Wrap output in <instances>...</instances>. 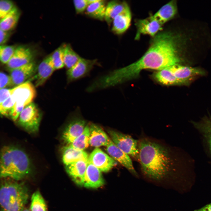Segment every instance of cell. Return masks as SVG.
I'll list each match as a JSON object with an SVG mask.
<instances>
[{"label":"cell","instance_id":"cell-29","mask_svg":"<svg viewBox=\"0 0 211 211\" xmlns=\"http://www.w3.org/2000/svg\"><path fill=\"white\" fill-rule=\"evenodd\" d=\"M30 211H47L45 200L38 191L34 192L32 195Z\"/></svg>","mask_w":211,"mask_h":211},{"label":"cell","instance_id":"cell-12","mask_svg":"<svg viewBox=\"0 0 211 211\" xmlns=\"http://www.w3.org/2000/svg\"><path fill=\"white\" fill-rule=\"evenodd\" d=\"M135 24L137 29L135 37L136 40L138 39L142 35H148L154 37L162 30L163 25L151 16L137 20Z\"/></svg>","mask_w":211,"mask_h":211},{"label":"cell","instance_id":"cell-26","mask_svg":"<svg viewBox=\"0 0 211 211\" xmlns=\"http://www.w3.org/2000/svg\"><path fill=\"white\" fill-rule=\"evenodd\" d=\"M20 15V12L15 6L12 11L4 18L0 19V29L10 31L16 26Z\"/></svg>","mask_w":211,"mask_h":211},{"label":"cell","instance_id":"cell-38","mask_svg":"<svg viewBox=\"0 0 211 211\" xmlns=\"http://www.w3.org/2000/svg\"><path fill=\"white\" fill-rule=\"evenodd\" d=\"M11 95V90L4 88L0 90V104L4 102Z\"/></svg>","mask_w":211,"mask_h":211},{"label":"cell","instance_id":"cell-5","mask_svg":"<svg viewBox=\"0 0 211 211\" xmlns=\"http://www.w3.org/2000/svg\"><path fill=\"white\" fill-rule=\"evenodd\" d=\"M41 115L38 108L32 103L25 106L18 118L19 124L31 133L37 132L39 129Z\"/></svg>","mask_w":211,"mask_h":211},{"label":"cell","instance_id":"cell-10","mask_svg":"<svg viewBox=\"0 0 211 211\" xmlns=\"http://www.w3.org/2000/svg\"><path fill=\"white\" fill-rule=\"evenodd\" d=\"M96 65H98L97 59H88L81 57L74 66L67 71L68 83L74 81L89 75Z\"/></svg>","mask_w":211,"mask_h":211},{"label":"cell","instance_id":"cell-1","mask_svg":"<svg viewBox=\"0 0 211 211\" xmlns=\"http://www.w3.org/2000/svg\"><path fill=\"white\" fill-rule=\"evenodd\" d=\"M144 54L137 61L122 68L123 78L129 81L138 76L144 69L159 70L179 64L177 38L172 33L164 31L153 37Z\"/></svg>","mask_w":211,"mask_h":211},{"label":"cell","instance_id":"cell-27","mask_svg":"<svg viewBox=\"0 0 211 211\" xmlns=\"http://www.w3.org/2000/svg\"><path fill=\"white\" fill-rule=\"evenodd\" d=\"M81 57L74 50L70 45L65 44L64 52V66L68 69L74 66Z\"/></svg>","mask_w":211,"mask_h":211},{"label":"cell","instance_id":"cell-28","mask_svg":"<svg viewBox=\"0 0 211 211\" xmlns=\"http://www.w3.org/2000/svg\"><path fill=\"white\" fill-rule=\"evenodd\" d=\"M89 126L87 125L83 133L72 143L68 145L74 148L84 150L89 144Z\"/></svg>","mask_w":211,"mask_h":211},{"label":"cell","instance_id":"cell-14","mask_svg":"<svg viewBox=\"0 0 211 211\" xmlns=\"http://www.w3.org/2000/svg\"><path fill=\"white\" fill-rule=\"evenodd\" d=\"M33 54L30 49L23 46L17 47L11 58L6 64L9 70L28 64L31 62Z\"/></svg>","mask_w":211,"mask_h":211},{"label":"cell","instance_id":"cell-8","mask_svg":"<svg viewBox=\"0 0 211 211\" xmlns=\"http://www.w3.org/2000/svg\"><path fill=\"white\" fill-rule=\"evenodd\" d=\"M175 76L183 85L188 86L197 78L206 75V72L199 68L178 64L169 67Z\"/></svg>","mask_w":211,"mask_h":211},{"label":"cell","instance_id":"cell-36","mask_svg":"<svg viewBox=\"0 0 211 211\" xmlns=\"http://www.w3.org/2000/svg\"><path fill=\"white\" fill-rule=\"evenodd\" d=\"M25 107L15 103L9 115L11 119L14 121L18 120L20 113Z\"/></svg>","mask_w":211,"mask_h":211},{"label":"cell","instance_id":"cell-18","mask_svg":"<svg viewBox=\"0 0 211 211\" xmlns=\"http://www.w3.org/2000/svg\"><path fill=\"white\" fill-rule=\"evenodd\" d=\"M55 70L51 55L47 57L39 65L35 77V86L43 85Z\"/></svg>","mask_w":211,"mask_h":211},{"label":"cell","instance_id":"cell-39","mask_svg":"<svg viewBox=\"0 0 211 211\" xmlns=\"http://www.w3.org/2000/svg\"><path fill=\"white\" fill-rule=\"evenodd\" d=\"M10 31H4L0 29V44L4 45L8 40L10 36Z\"/></svg>","mask_w":211,"mask_h":211},{"label":"cell","instance_id":"cell-17","mask_svg":"<svg viewBox=\"0 0 211 211\" xmlns=\"http://www.w3.org/2000/svg\"><path fill=\"white\" fill-rule=\"evenodd\" d=\"M88 161L81 160L65 166L66 172L77 185L83 186Z\"/></svg>","mask_w":211,"mask_h":211},{"label":"cell","instance_id":"cell-31","mask_svg":"<svg viewBox=\"0 0 211 211\" xmlns=\"http://www.w3.org/2000/svg\"><path fill=\"white\" fill-rule=\"evenodd\" d=\"M17 47L15 45H2L0 47V59L4 64H6L13 56Z\"/></svg>","mask_w":211,"mask_h":211},{"label":"cell","instance_id":"cell-2","mask_svg":"<svg viewBox=\"0 0 211 211\" xmlns=\"http://www.w3.org/2000/svg\"><path fill=\"white\" fill-rule=\"evenodd\" d=\"M139 160L142 174L148 182L164 188L169 185L173 162L169 149L149 139L139 142Z\"/></svg>","mask_w":211,"mask_h":211},{"label":"cell","instance_id":"cell-4","mask_svg":"<svg viewBox=\"0 0 211 211\" xmlns=\"http://www.w3.org/2000/svg\"><path fill=\"white\" fill-rule=\"evenodd\" d=\"M28 190L23 184L5 181L1 185L0 203L1 211H22L28 198Z\"/></svg>","mask_w":211,"mask_h":211},{"label":"cell","instance_id":"cell-15","mask_svg":"<svg viewBox=\"0 0 211 211\" xmlns=\"http://www.w3.org/2000/svg\"><path fill=\"white\" fill-rule=\"evenodd\" d=\"M104 183L101 171L88 161L83 186L86 188H96L101 187Z\"/></svg>","mask_w":211,"mask_h":211},{"label":"cell","instance_id":"cell-34","mask_svg":"<svg viewBox=\"0 0 211 211\" xmlns=\"http://www.w3.org/2000/svg\"><path fill=\"white\" fill-rule=\"evenodd\" d=\"M15 103L10 96L8 98L0 104V113L2 116H9V113Z\"/></svg>","mask_w":211,"mask_h":211},{"label":"cell","instance_id":"cell-40","mask_svg":"<svg viewBox=\"0 0 211 211\" xmlns=\"http://www.w3.org/2000/svg\"><path fill=\"white\" fill-rule=\"evenodd\" d=\"M195 211H211V203Z\"/></svg>","mask_w":211,"mask_h":211},{"label":"cell","instance_id":"cell-35","mask_svg":"<svg viewBox=\"0 0 211 211\" xmlns=\"http://www.w3.org/2000/svg\"><path fill=\"white\" fill-rule=\"evenodd\" d=\"M73 3L77 13H81L86 11L89 5L87 0H74Z\"/></svg>","mask_w":211,"mask_h":211},{"label":"cell","instance_id":"cell-32","mask_svg":"<svg viewBox=\"0 0 211 211\" xmlns=\"http://www.w3.org/2000/svg\"><path fill=\"white\" fill-rule=\"evenodd\" d=\"M196 127L203 130L207 137L211 151V117L206 116L199 122L195 124Z\"/></svg>","mask_w":211,"mask_h":211},{"label":"cell","instance_id":"cell-21","mask_svg":"<svg viewBox=\"0 0 211 211\" xmlns=\"http://www.w3.org/2000/svg\"><path fill=\"white\" fill-rule=\"evenodd\" d=\"M62 150V160L65 166L79 161L88 160L89 156L84 150L74 148L69 145L63 147Z\"/></svg>","mask_w":211,"mask_h":211},{"label":"cell","instance_id":"cell-13","mask_svg":"<svg viewBox=\"0 0 211 211\" xmlns=\"http://www.w3.org/2000/svg\"><path fill=\"white\" fill-rule=\"evenodd\" d=\"M106 147L107 152L113 159L119 162L135 177L139 178V174L134 168L128 155L117 147L112 140Z\"/></svg>","mask_w":211,"mask_h":211},{"label":"cell","instance_id":"cell-33","mask_svg":"<svg viewBox=\"0 0 211 211\" xmlns=\"http://www.w3.org/2000/svg\"><path fill=\"white\" fill-rule=\"evenodd\" d=\"M15 7L13 2L8 0L0 1V18H3L10 12Z\"/></svg>","mask_w":211,"mask_h":211},{"label":"cell","instance_id":"cell-16","mask_svg":"<svg viewBox=\"0 0 211 211\" xmlns=\"http://www.w3.org/2000/svg\"><path fill=\"white\" fill-rule=\"evenodd\" d=\"M35 65L33 62L19 67L9 70L13 86H17L25 82L34 72Z\"/></svg>","mask_w":211,"mask_h":211},{"label":"cell","instance_id":"cell-9","mask_svg":"<svg viewBox=\"0 0 211 211\" xmlns=\"http://www.w3.org/2000/svg\"><path fill=\"white\" fill-rule=\"evenodd\" d=\"M11 90V96L15 103L25 107L32 103L36 95L35 87L29 81L25 82Z\"/></svg>","mask_w":211,"mask_h":211},{"label":"cell","instance_id":"cell-11","mask_svg":"<svg viewBox=\"0 0 211 211\" xmlns=\"http://www.w3.org/2000/svg\"><path fill=\"white\" fill-rule=\"evenodd\" d=\"M88 161L101 171L107 172L117 165L116 161L100 149L96 148L89 156Z\"/></svg>","mask_w":211,"mask_h":211},{"label":"cell","instance_id":"cell-6","mask_svg":"<svg viewBox=\"0 0 211 211\" xmlns=\"http://www.w3.org/2000/svg\"><path fill=\"white\" fill-rule=\"evenodd\" d=\"M113 142L125 153L139 159V141L130 136L114 130L108 132Z\"/></svg>","mask_w":211,"mask_h":211},{"label":"cell","instance_id":"cell-25","mask_svg":"<svg viewBox=\"0 0 211 211\" xmlns=\"http://www.w3.org/2000/svg\"><path fill=\"white\" fill-rule=\"evenodd\" d=\"M106 7L105 1L97 0L88 5L86 13L89 17L102 21L105 19Z\"/></svg>","mask_w":211,"mask_h":211},{"label":"cell","instance_id":"cell-7","mask_svg":"<svg viewBox=\"0 0 211 211\" xmlns=\"http://www.w3.org/2000/svg\"><path fill=\"white\" fill-rule=\"evenodd\" d=\"M73 118L64 130L62 137L68 145L72 143L83 132L86 121L80 115V109L77 108L73 113Z\"/></svg>","mask_w":211,"mask_h":211},{"label":"cell","instance_id":"cell-19","mask_svg":"<svg viewBox=\"0 0 211 211\" xmlns=\"http://www.w3.org/2000/svg\"><path fill=\"white\" fill-rule=\"evenodd\" d=\"M132 19L131 12L128 6L113 20L112 30L115 34L123 33L130 26Z\"/></svg>","mask_w":211,"mask_h":211},{"label":"cell","instance_id":"cell-22","mask_svg":"<svg viewBox=\"0 0 211 211\" xmlns=\"http://www.w3.org/2000/svg\"><path fill=\"white\" fill-rule=\"evenodd\" d=\"M177 10L176 1L172 0L162 6L151 16L163 25L175 16Z\"/></svg>","mask_w":211,"mask_h":211},{"label":"cell","instance_id":"cell-20","mask_svg":"<svg viewBox=\"0 0 211 211\" xmlns=\"http://www.w3.org/2000/svg\"><path fill=\"white\" fill-rule=\"evenodd\" d=\"M90 136L89 144L93 147L107 146L111 140L100 127L93 123L89 125Z\"/></svg>","mask_w":211,"mask_h":211},{"label":"cell","instance_id":"cell-3","mask_svg":"<svg viewBox=\"0 0 211 211\" xmlns=\"http://www.w3.org/2000/svg\"><path fill=\"white\" fill-rule=\"evenodd\" d=\"M32 170L29 157L21 149L13 146L3 147L0 161V176L18 180L28 175Z\"/></svg>","mask_w":211,"mask_h":211},{"label":"cell","instance_id":"cell-37","mask_svg":"<svg viewBox=\"0 0 211 211\" xmlns=\"http://www.w3.org/2000/svg\"><path fill=\"white\" fill-rule=\"evenodd\" d=\"M8 86H13L12 80L10 75H8L3 72L0 74V89L5 88Z\"/></svg>","mask_w":211,"mask_h":211},{"label":"cell","instance_id":"cell-41","mask_svg":"<svg viewBox=\"0 0 211 211\" xmlns=\"http://www.w3.org/2000/svg\"><path fill=\"white\" fill-rule=\"evenodd\" d=\"M22 211H29V210H28L27 209H25V210L23 209Z\"/></svg>","mask_w":211,"mask_h":211},{"label":"cell","instance_id":"cell-30","mask_svg":"<svg viewBox=\"0 0 211 211\" xmlns=\"http://www.w3.org/2000/svg\"><path fill=\"white\" fill-rule=\"evenodd\" d=\"M65 45L64 44L61 45L51 55L55 70L62 69L64 66L63 56Z\"/></svg>","mask_w":211,"mask_h":211},{"label":"cell","instance_id":"cell-23","mask_svg":"<svg viewBox=\"0 0 211 211\" xmlns=\"http://www.w3.org/2000/svg\"><path fill=\"white\" fill-rule=\"evenodd\" d=\"M128 6L124 1L114 0L109 2L106 5L104 19L108 24H110L114 18Z\"/></svg>","mask_w":211,"mask_h":211},{"label":"cell","instance_id":"cell-24","mask_svg":"<svg viewBox=\"0 0 211 211\" xmlns=\"http://www.w3.org/2000/svg\"><path fill=\"white\" fill-rule=\"evenodd\" d=\"M154 77L158 82L166 85H183L181 82L174 75L169 68L158 70Z\"/></svg>","mask_w":211,"mask_h":211}]
</instances>
